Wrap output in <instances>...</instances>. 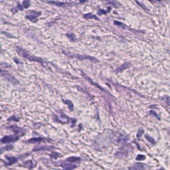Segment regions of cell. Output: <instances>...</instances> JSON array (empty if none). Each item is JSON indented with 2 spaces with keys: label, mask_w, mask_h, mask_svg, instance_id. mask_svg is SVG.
Wrapping results in <instances>:
<instances>
[{
  "label": "cell",
  "mask_w": 170,
  "mask_h": 170,
  "mask_svg": "<svg viewBox=\"0 0 170 170\" xmlns=\"http://www.w3.org/2000/svg\"><path fill=\"white\" fill-rule=\"evenodd\" d=\"M79 164L72 163L64 161L61 162L59 166L63 168V170H74L79 166Z\"/></svg>",
  "instance_id": "52a82bcc"
},
{
  "label": "cell",
  "mask_w": 170,
  "mask_h": 170,
  "mask_svg": "<svg viewBox=\"0 0 170 170\" xmlns=\"http://www.w3.org/2000/svg\"><path fill=\"white\" fill-rule=\"evenodd\" d=\"M150 114L153 115H155V117H156L158 119H159V120H160V119H160V117L159 116V115H158V114H157V113H156L155 111L151 110V111H150Z\"/></svg>",
  "instance_id": "4316f807"
},
{
  "label": "cell",
  "mask_w": 170,
  "mask_h": 170,
  "mask_svg": "<svg viewBox=\"0 0 170 170\" xmlns=\"http://www.w3.org/2000/svg\"><path fill=\"white\" fill-rule=\"evenodd\" d=\"M107 13V11H106V10H100L98 11V12H97V15H102L106 14Z\"/></svg>",
  "instance_id": "83f0119b"
},
{
  "label": "cell",
  "mask_w": 170,
  "mask_h": 170,
  "mask_svg": "<svg viewBox=\"0 0 170 170\" xmlns=\"http://www.w3.org/2000/svg\"><path fill=\"white\" fill-rule=\"evenodd\" d=\"M66 36H67V37L68 38H70V40H71V41H75V36L74 35H72V34H71V33H68V34H66Z\"/></svg>",
  "instance_id": "484cf974"
},
{
  "label": "cell",
  "mask_w": 170,
  "mask_h": 170,
  "mask_svg": "<svg viewBox=\"0 0 170 170\" xmlns=\"http://www.w3.org/2000/svg\"><path fill=\"white\" fill-rule=\"evenodd\" d=\"M22 5H23L24 8V9H28L29 7H30V2L29 1H24L22 3Z\"/></svg>",
  "instance_id": "cb8c5ba5"
},
{
  "label": "cell",
  "mask_w": 170,
  "mask_h": 170,
  "mask_svg": "<svg viewBox=\"0 0 170 170\" xmlns=\"http://www.w3.org/2000/svg\"><path fill=\"white\" fill-rule=\"evenodd\" d=\"M150 167L142 163H135L128 168V170H150Z\"/></svg>",
  "instance_id": "9c48e42d"
},
{
  "label": "cell",
  "mask_w": 170,
  "mask_h": 170,
  "mask_svg": "<svg viewBox=\"0 0 170 170\" xmlns=\"http://www.w3.org/2000/svg\"><path fill=\"white\" fill-rule=\"evenodd\" d=\"M84 17L86 19H94L96 20H99V18H98L97 17H96L95 15H92L91 13L85 14L84 15Z\"/></svg>",
  "instance_id": "ac0fdd59"
},
{
  "label": "cell",
  "mask_w": 170,
  "mask_h": 170,
  "mask_svg": "<svg viewBox=\"0 0 170 170\" xmlns=\"http://www.w3.org/2000/svg\"><path fill=\"white\" fill-rule=\"evenodd\" d=\"M65 104L67 105L68 109L70 111H72L73 110V104L72 102H71V101L69 100H67L64 101Z\"/></svg>",
  "instance_id": "e0dca14e"
},
{
  "label": "cell",
  "mask_w": 170,
  "mask_h": 170,
  "mask_svg": "<svg viewBox=\"0 0 170 170\" xmlns=\"http://www.w3.org/2000/svg\"><path fill=\"white\" fill-rule=\"evenodd\" d=\"M7 129L10 130L16 135L23 136L25 134V130L22 127H19L17 125H10L7 127Z\"/></svg>",
  "instance_id": "8992f818"
},
{
  "label": "cell",
  "mask_w": 170,
  "mask_h": 170,
  "mask_svg": "<svg viewBox=\"0 0 170 170\" xmlns=\"http://www.w3.org/2000/svg\"><path fill=\"white\" fill-rule=\"evenodd\" d=\"M156 170H165V169L164 168H160L159 169H157Z\"/></svg>",
  "instance_id": "f1b7e54d"
},
{
  "label": "cell",
  "mask_w": 170,
  "mask_h": 170,
  "mask_svg": "<svg viewBox=\"0 0 170 170\" xmlns=\"http://www.w3.org/2000/svg\"><path fill=\"white\" fill-rule=\"evenodd\" d=\"M42 15V12L35 10H29L26 12L25 17L33 23H37L38 18Z\"/></svg>",
  "instance_id": "3957f363"
},
{
  "label": "cell",
  "mask_w": 170,
  "mask_h": 170,
  "mask_svg": "<svg viewBox=\"0 0 170 170\" xmlns=\"http://www.w3.org/2000/svg\"><path fill=\"white\" fill-rule=\"evenodd\" d=\"M145 138L149 142L151 143V144L153 145L156 144V141L154 139H153L152 137H150V136L148 135V134H146L145 135Z\"/></svg>",
  "instance_id": "ffe728a7"
},
{
  "label": "cell",
  "mask_w": 170,
  "mask_h": 170,
  "mask_svg": "<svg viewBox=\"0 0 170 170\" xmlns=\"http://www.w3.org/2000/svg\"><path fill=\"white\" fill-rule=\"evenodd\" d=\"M49 156H50V158H52V159H56L57 158L61 157L62 156L59 153H57V152H53L52 154H49Z\"/></svg>",
  "instance_id": "d6986e66"
},
{
  "label": "cell",
  "mask_w": 170,
  "mask_h": 170,
  "mask_svg": "<svg viewBox=\"0 0 170 170\" xmlns=\"http://www.w3.org/2000/svg\"><path fill=\"white\" fill-rule=\"evenodd\" d=\"M20 118L18 117L15 116H12L10 118L7 119V121L9 122L15 121L18 122L20 121Z\"/></svg>",
  "instance_id": "7402d4cb"
},
{
  "label": "cell",
  "mask_w": 170,
  "mask_h": 170,
  "mask_svg": "<svg viewBox=\"0 0 170 170\" xmlns=\"http://www.w3.org/2000/svg\"><path fill=\"white\" fill-rule=\"evenodd\" d=\"M146 156L144 155H137L135 159L137 161H143L146 159Z\"/></svg>",
  "instance_id": "603a6c76"
},
{
  "label": "cell",
  "mask_w": 170,
  "mask_h": 170,
  "mask_svg": "<svg viewBox=\"0 0 170 170\" xmlns=\"http://www.w3.org/2000/svg\"><path fill=\"white\" fill-rule=\"evenodd\" d=\"M5 158L8 160V163H5V165L6 166H10L14 165L17 162L18 160H19V158H17V157L14 156H8L7 155H5Z\"/></svg>",
  "instance_id": "8fae6325"
},
{
  "label": "cell",
  "mask_w": 170,
  "mask_h": 170,
  "mask_svg": "<svg viewBox=\"0 0 170 170\" xmlns=\"http://www.w3.org/2000/svg\"><path fill=\"white\" fill-rule=\"evenodd\" d=\"M24 9V8L23 5L19 3V4H17V5L11 9V12L12 14L14 15V14H16V13H17L18 11H23Z\"/></svg>",
  "instance_id": "2e32d148"
},
{
  "label": "cell",
  "mask_w": 170,
  "mask_h": 170,
  "mask_svg": "<svg viewBox=\"0 0 170 170\" xmlns=\"http://www.w3.org/2000/svg\"><path fill=\"white\" fill-rule=\"evenodd\" d=\"M130 146H122L120 149L115 153V156L117 158L122 159L127 158L130 152Z\"/></svg>",
  "instance_id": "5b68a950"
},
{
  "label": "cell",
  "mask_w": 170,
  "mask_h": 170,
  "mask_svg": "<svg viewBox=\"0 0 170 170\" xmlns=\"http://www.w3.org/2000/svg\"><path fill=\"white\" fill-rule=\"evenodd\" d=\"M47 139L44 137H33L31 139L24 141V143L28 144H33L35 145H38L42 142H45Z\"/></svg>",
  "instance_id": "ba28073f"
},
{
  "label": "cell",
  "mask_w": 170,
  "mask_h": 170,
  "mask_svg": "<svg viewBox=\"0 0 170 170\" xmlns=\"http://www.w3.org/2000/svg\"><path fill=\"white\" fill-rule=\"evenodd\" d=\"M20 137V136L16 135L15 134L4 136L0 139V143L3 144H10V143L16 142L19 140Z\"/></svg>",
  "instance_id": "277c9868"
},
{
  "label": "cell",
  "mask_w": 170,
  "mask_h": 170,
  "mask_svg": "<svg viewBox=\"0 0 170 170\" xmlns=\"http://www.w3.org/2000/svg\"><path fill=\"white\" fill-rule=\"evenodd\" d=\"M114 24L115 25H116L117 26H119V27H120V28H122V29H125V26H124V25L123 24H122V23H121V22H118V21H114Z\"/></svg>",
  "instance_id": "d4e9b609"
},
{
  "label": "cell",
  "mask_w": 170,
  "mask_h": 170,
  "mask_svg": "<svg viewBox=\"0 0 170 170\" xmlns=\"http://www.w3.org/2000/svg\"><path fill=\"white\" fill-rule=\"evenodd\" d=\"M52 146H48V145H42V146H37L33 148V152H38V151H50L54 149Z\"/></svg>",
  "instance_id": "7c38bea8"
},
{
  "label": "cell",
  "mask_w": 170,
  "mask_h": 170,
  "mask_svg": "<svg viewBox=\"0 0 170 170\" xmlns=\"http://www.w3.org/2000/svg\"><path fill=\"white\" fill-rule=\"evenodd\" d=\"M15 49V50H16L17 54L22 57H24L25 59H28V61H30L39 63L42 65V66H44V67L47 66L45 61H44L43 59L40 57L31 56L28 52L19 46H16Z\"/></svg>",
  "instance_id": "6da1fadb"
},
{
  "label": "cell",
  "mask_w": 170,
  "mask_h": 170,
  "mask_svg": "<svg viewBox=\"0 0 170 170\" xmlns=\"http://www.w3.org/2000/svg\"><path fill=\"white\" fill-rule=\"evenodd\" d=\"M144 133V129L143 128L139 129L138 132L137 133V135H136V137H137L138 140H140L143 134Z\"/></svg>",
  "instance_id": "44dd1931"
},
{
  "label": "cell",
  "mask_w": 170,
  "mask_h": 170,
  "mask_svg": "<svg viewBox=\"0 0 170 170\" xmlns=\"http://www.w3.org/2000/svg\"><path fill=\"white\" fill-rule=\"evenodd\" d=\"M129 140V138L128 136L120 134L118 136H117L116 138H115L114 143L117 145H123L126 144Z\"/></svg>",
  "instance_id": "30bf717a"
},
{
  "label": "cell",
  "mask_w": 170,
  "mask_h": 170,
  "mask_svg": "<svg viewBox=\"0 0 170 170\" xmlns=\"http://www.w3.org/2000/svg\"><path fill=\"white\" fill-rule=\"evenodd\" d=\"M23 165L24 167L29 169L30 170L35 168V167L37 166V165L34 164L33 162L31 160H26V161L23 162Z\"/></svg>",
  "instance_id": "4fadbf2b"
},
{
  "label": "cell",
  "mask_w": 170,
  "mask_h": 170,
  "mask_svg": "<svg viewBox=\"0 0 170 170\" xmlns=\"http://www.w3.org/2000/svg\"><path fill=\"white\" fill-rule=\"evenodd\" d=\"M0 75L6 80H7L14 85L20 84V82L15 77L6 70L0 68Z\"/></svg>",
  "instance_id": "7a4b0ae2"
},
{
  "label": "cell",
  "mask_w": 170,
  "mask_h": 170,
  "mask_svg": "<svg viewBox=\"0 0 170 170\" xmlns=\"http://www.w3.org/2000/svg\"><path fill=\"white\" fill-rule=\"evenodd\" d=\"M65 161L68 162L72 163L79 164L80 162L82 161V159H81V158L78 157L71 156L70 157H68L65 160Z\"/></svg>",
  "instance_id": "9a60e30c"
},
{
  "label": "cell",
  "mask_w": 170,
  "mask_h": 170,
  "mask_svg": "<svg viewBox=\"0 0 170 170\" xmlns=\"http://www.w3.org/2000/svg\"><path fill=\"white\" fill-rule=\"evenodd\" d=\"M14 146L13 144H9L5 146H3L2 147H0V155L3 154L4 152L10 151L14 149Z\"/></svg>",
  "instance_id": "5bb4252c"
}]
</instances>
